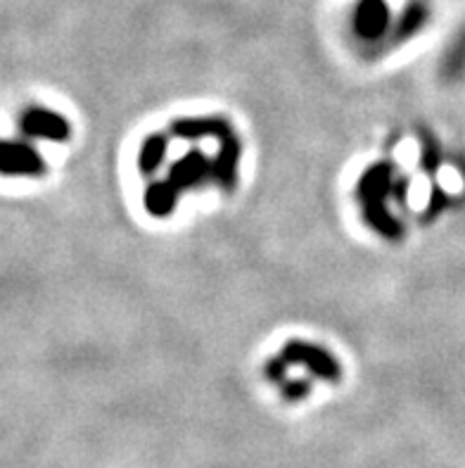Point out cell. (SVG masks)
I'll list each match as a JSON object with an SVG mask.
<instances>
[{
  "label": "cell",
  "mask_w": 465,
  "mask_h": 468,
  "mask_svg": "<svg viewBox=\"0 0 465 468\" xmlns=\"http://www.w3.org/2000/svg\"><path fill=\"white\" fill-rule=\"evenodd\" d=\"M387 15L385 0H361L356 7V29L364 36H380L387 27Z\"/></svg>",
  "instance_id": "3"
},
{
  "label": "cell",
  "mask_w": 465,
  "mask_h": 468,
  "mask_svg": "<svg viewBox=\"0 0 465 468\" xmlns=\"http://www.w3.org/2000/svg\"><path fill=\"white\" fill-rule=\"evenodd\" d=\"M43 172V160L31 145L17 141H0V174L34 176Z\"/></svg>",
  "instance_id": "1"
},
{
  "label": "cell",
  "mask_w": 465,
  "mask_h": 468,
  "mask_svg": "<svg viewBox=\"0 0 465 468\" xmlns=\"http://www.w3.org/2000/svg\"><path fill=\"white\" fill-rule=\"evenodd\" d=\"M22 126L29 136L46 138V141H62L67 136L65 119L58 117L55 112H48V110L26 112L22 119Z\"/></svg>",
  "instance_id": "2"
}]
</instances>
